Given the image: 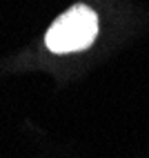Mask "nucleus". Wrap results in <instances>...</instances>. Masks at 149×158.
<instances>
[{
	"label": "nucleus",
	"instance_id": "obj_1",
	"mask_svg": "<svg viewBox=\"0 0 149 158\" xmlns=\"http://www.w3.org/2000/svg\"><path fill=\"white\" fill-rule=\"evenodd\" d=\"M98 36V16L87 5H73L58 16L45 34V47L51 54H76L93 45Z\"/></svg>",
	"mask_w": 149,
	"mask_h": 158
}]
</instances>
